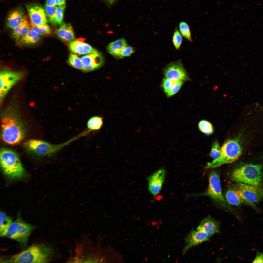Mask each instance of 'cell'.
<instances>
[{"instance_id":"obj_18","label":"cell","mask_w":263,"mask_h":263,"mask_svg":"<svg viewBox=\"0 0 263 263\" xmlns=\"http://www.w3.org/2000/svg\"><path fill=\"white\" fill-rule=\"evenodd\" d=\"M55 32L59 38L63 41L70 42L75 40L73 29L70 23L62 24Z\"/></svg>"},{"instance_id":"obj_14","label":"cell","mask_w":263,"mask_h":263,"mask_svg":"<svg viewBox=\"0 0 263 263\" xmlns=\"http://www.w3.org/2000/svg\"><path fill=\"white\" fill-rule=\"evenodd\" d=\"M210 237L203 232L192 230L185 239V246L183 250L184 254L190 248L209 240Z\"/></svg>"},{"instance_id":"obj_22","label":"cell","mask_w":263,"mask_h":263,"mask_svg":"<svg viewBox=\"0 0 263 263\" xmlns=\"http://www.w3.org/2000/svg\"><path fill=\"white\" fill-rule=\"evenodd\" d=\"M128 45L125 39L122 38L110 43L107 47V51L113 56L118 54L124 47Z\"/></svg>"},{"instance_id":"obj_31","label":"cell","mask_w":263,"mask_h":263,"mask_svg":"<svg viewBox=\"0 0 263 263\" xmlns=\"http://www.w3.org/2000/svg\"><path fill=\"white\" fill-rule=\"evenodd\" d=\"M134 52L133 48L128 45L123 48L117 54L113 56L117 59H121L130 56Z\"/></svg>"},{"instance_id":"obj_39","label":"cell","mask_w":263,"mask_h":263,"mask_svg":"<svg viewBox=\"0 0 263 263\" xmlns=\"http://www.w3.org/2000/svg\"><path fill=\"white\" fill-rule=\"evenodd\" d=\"M45 4L50 6H55V0H46Z\"/></svg>"},{"instance_id":"obj_20","label":"cell","mask_w":263,"mask_h":263,"mask_svg":"<svg viewBox=\"0 0 263 263\" xmlns=\"http://www.w3.org/2000/svg\"><path fill=\"white\" fill-rule=\"evenodd\" d=\"M225 197L227 202L232 205L239 206L244 202L236 188H230L228 189L226 192Z\"/></svg>"},{"instance_id":"obj_6","label":"cell","mask_w":263,"mask_h":263,"mask_svg":"<svg viewBox=\"0 0 263 263\" xmlns=\"http://www.w3.org/2000/svg\"><path fill=\"white\" fill-rule=\"evenodd\" d=\"M241 146L236 140L227 141L221 148V154L218 158L208 164L206 169L219 167L223 164L232 162L237 160L242 153Z\"/></svg>"},{"instance_id":"obj_32","label":"cell","mask_w":263,"mask_h":263,"mask_svg":"<svg viewBox=\"0 0 263 263\" xmlns=\"http://www.w3.org/2000/svg\"><path fill=\"white\" fill-rule=\"evenodd\" d=\"M66 6H57L56 12V24H61L63 20V13Z\"/></svg>"},{"instance_id":"obj_28","label":"cell","mask_w":263,"mask_h":263,"mask_svg":"<svg viewBox=\"0 0 263 263\" xmlns=\"http://www.w3.org/2000/svg\"><path fill=\"white\" fill-rule=\"evenodd\" d=\"M200 130L207 134H210L213 132V130L211 124L207 121L202 120L200 121L198 125Z\"/></svg>"},{"instance_id":"obj_27","label":"cell","mask_w":263,"mask_h":263,"mask_svg":"<svg viewBox=\"0 0 263 263\" xmlns=\"http://www.w3.org/2000/svg\"><path fill=\"white\" fill-rule=\"evenodd\" d=\"M0 232L7 228L13 222L11 217L2 211L0 214Z\"/></svg>"},{"instance_id":"obj_25","label":"cell","mask_w":263,"mask_h":263,"mask_svg":"<svg viewBox=\"0 0 263 263\" xmlns=\"http://www.w3.org/2000/svg\"><path fill=\"white\" fill-rule=\"evenodd\" d=\"M103 118L98 116L91 117L88 121L87 126L91 131L98 130L100 129L102 126Z\"/></svg>"},{"instance_id":"obj_38","label":"cell","mask_w":263,"mask_h":263,"mask_svg":"<svg viewBox=\"0 0 263 263\" xmlns=\"http://www.w3.org/2000/svg\"><path fill=\"white\" fill-rule=\"evenodd\" d=\"M66 0H55L56 5L58 6L65 5Z\"/></svg>"},{"instance_id":"obj_19","label":"cell","mask_w":263,"mask_h":263,"mask_svg":"<svg viewBox=\"0 0 263 263\" xmlns=\"http://www.w3.org/2000/svg\"><path fill=\"white\" fill-rule=\"evenodd\" d=\"M68 47L72 53L79 55H86L96 50L88 44L77 40L70 42Z\"/></svg>"},{"instance_id":"obj_3","label":"cell","mask_w":263,"mask_h":263,"mask_svg":"<svg viewBox=\"0 0 263 263\" xmlns=\"http://www.w3.org/2000/svg\"><path fill=\"white\" fill-rule=\"evenodd\" d=\"M261 165L247 164L235 169L231 175L232 181L252 186L260 187L263 180Z\"/></svg>"},{"instance_id":"obj_5","label":"cell","mask_w":263,"mask_h":263,"mask_svg":"<svg viewBox=\"0 0 263 263\" xmlns=\"http://www.w3.org/2000/svg\"><path fill=\"white\" fill-rule=\"evenodd\" d=\"M36 227L24 222L19 214L17 219L6 229L0 232L1 237H5L17 242L21 247L24 248L31 232Z\"/></svg>"},{"instance_id":"obj_24","label":"cell","mask_w":263,"mask_h":263,"mask_svg":"<svg viewBox=\"0 0 263 263\" xmlns=\"http://www.w3.org/2000/svg\"><path fill=\"white\" fill-rule=\"evenodd\" d=\"M29 24L30 29L39 35L48 34L51 32L50 28L47 24L37 25L31 23Z\"/></svg>"},{"instance_id":"obj_10","label":"cell","mask_w":263,"mask_h":263,"mask_svg":"<svg viewBox=\"0 0 263 263\" xmlns=\"http://www.w3.org/2000/svg\"><path fill=\"white\" fill-rule=\"evenodd\" d=\"M164 73L166 78L173 81L189 79L186 70L179 61L171 63L167 65L164 70Z\"/></svg>"},{"instance_id":"obj_36","label":"cell","mask_w":263,"mask_h":263,"mask_svg":"<svg viewBox=\"0 0 263 263\" xmlns=\"http://www.w3.org/2000/svg\"><path fill=\"white\" fill-rule=\"evenodd\" d=\"M176 81L167 78L163 79L162 86L165 93H167L169 90Z\"/></svg>"},{"instance_id":"obj_11","label":"cell","mask_w":263,"mask_h":263,"mask_svg":"<svg viewBox=\"0 0 263 263\" xmlns=\"http://www.w3.org/2000/svg\"><path fill=\"white\" fill-rule=\"evenodd\" d=\"M81 59L83 66L82 71L84 72L91 71L99 68L104 62L103 56L97 50L86 54Z\"/></svg>"},{"instance_id":"obj_8","label":"cell","mask_w":263,"mask_h":263,"mask_svg":"<svg viewBox=\"0 0 263 263\" xmlns=\"http://www.w3.org/2000/svg\"><path fill=\"white\" fill-rule=\"evenodd\" d=\"M237 188L244 202L254 208L256 204L263 199V188L239 183Z\"/></svg>"},{"instance_id":"obj_40","label":"cell","mask_w":263,"mask_h":263,"mask_svg":"<svg viewBox=\"0 0 263 263\" xmlns=\"http://www.w3.org/2000/svg\"><path fill=\"white\" fill-rule=\"evenodd\" d=\"M117 0H104L105 3L108 6H110L112 5Z\"/></svg>"},{"instance_id":"obj_7","label":"cell","mask_w":263,"mask_h":263,"mask_svg":"<svg viewBox=\"0 0 263 263\" xmlns=\"http://www.w3.org/2000/svg\"><path fill=\"white\" fill-rule=\"evenodd\" d=\"M76 139L75 137L62 144L56 145L43 141L31 139L24 143V148L29 152L37 155L44 156L55 153L65 146Z\"/></svg>"},{"instance_id":"obj_30","label":"cell","mask_w":263,"mask_h":263,"mask_svg":"<svg viewBox=\"0 0 263 263\" xmlns=\"http://www.w3.org/2000/svg\"><path fill=\"white\" fill-rule=\"evenodd\" d=\"M179 28L182 35L189 41H192L191 33L188 25L185 22H181L179 24Z\"/></svg>"},{"instance_id":"obj_13","label":"cell","mask_w":263,"mask_h":263,"mask_svg":"<svg viewBox=\"0 0 263 263\" xmlns=\"http://www.w3.org/2000/svg\"><path fill=\"white\" fill-rule=\"evenodd\" d=\"M26 7L31 23L35 25L47 24L48 22L44 9L40 4H27Z\"/></svg>"},{"instance_id":"obj_15","label":"cell","mask_w":263,"mask_h":263,"mask_svg":"<svg viewBox=\"0 0 263 263\" xmlns=\"http://www.w3.org/2000/svg\"><path fill=\"white\" fill-rule=\"evenodd\" d=\"M197 230L203 232L210 237L220 233V224L217 221L208 216L201 221Z\"/></svg>"},{"instance_id":"obj_2","label":"cell","mask_w":263,"mask_h":263,"mask_svg":"<svg viewBox=\"0 0 263 263\" xmlns=\"http://www.w3.org/2000/svg\"><path fill=\"white\" fill-rule=\"evenodd\" d=\"M2 139L6 143L18 144L24 138L26 133L24 123L18 116L14 113L4 114L1 121Z\"/></svg>"},{"instance_id":"obj_12","label":"cell","mask_w":263,"mask_h":263,"mask_svg":"<svg viewBox=\"0 0 263 263\" xmlns=\"http://www.w3.org/2000/svg\"><path fill=\"white\" fill-rule=\"evenodd\" d=\"M166 174L163 168L158 169L147 178L148 183V189L153 195H157L160 191Z\"/></svg>"},{"instance_id":"obj_17","label":"cell","mask_w":263,"mask_h":263,"mask_svg":"<svg viewBox=\"0 0 263 263\" xmlns=\"http://www.w3.org/2000/svg\"><path fill=\"white\" fill-rule=\"evenodd\" d=\"M21 73H14L7 70H3L0 73V87L6 86L10 88L21 77Z\"/></svg>"},{"instance_id":"obj_4","label":"cell","mask_w":263,"mask_h":263,"mask_svg":"<svg viewBox=\"0 0 263 263\" xmlns=\"http://www.w3.org/2000/svg\"><path fill=\"white\" fill-rule=\"evenodd\" d=\"M0 162L3 172L9 178L18 179L24 175V169L18 155L14 151L6 148H1Z\"/></svg>"},{"instance_id":"obj_16","label":"cell","mask_w":263,"mask_h":263,"mask_svg":"<svg viewBox=\"0 0 263 263\" xmlns=\"http://www.w3.org/2000/svg\"><path fill=\"white\" fill-rule=\"evenodd\" d=\"M26 18L21 8H16L9 14L6 20V27L13 30Z\"/></svg>"},{"instance_id":"obj_21","label":"cell","mask_w":263,"mask_h":263,"mask_svg":"<svg viewBox=\"0 0 263 263\" xmlns=\"http://www.w3.org/2000/svg\"><path fill=\"white\" fill-rule=\"evenodd\" d=\"M30 29L29 24L26 18L13 29L12 36L14 38L19 40L25 36Z\"/></svg>"},{"instance_id":"obj_26","label":"cell","mask_w":263,"mask_h":263,"mask_svg":"<svg viewBox=\"0 0 263 263\" xmlns=\"http://www.w3.org/2000/svg\"><path fill=\"white\" fill-rule=\"evenodd\" d=\"M68 63L72 67L83 70V64L81 58L74 53L70 54L68 60Z\"/></svg>"},{"instance_id":"obj_1","label":"cell","mask_w":263,"mask_h":263,"mask_svg":"<svg viewBox=\"0 0 263 263\" xmlns=\"http://www.w3.org/2000/svg\"><path fill=\"white\" fill-rule=\"evenodd\" d=\"M53 251L44 244H33L16 255L3 257L2 263H47L52 258Z\"/></svg>"},{"instance_id":"obj_29","label":"cell","mask_w":263,"mask_h":263,"mask_svg":"<svg viewBox=\"0 0 263 263\" xmlns=\"http://www.w3.org/2000/svg\"><path fill=\"white\" fill-rule=\"evenodd\" d=\"M45 11L50 22L52 24H56L55 19L57 7L50 6L45 4Z\"/></svg>"},{"instance_id":"obj_37","label":"cell","mask_w":263,"mask_h":263,"mask_svg":"<svg viewBox=\"0 0 263 263\" xmlns=\"http://www.w3.org/2000/svg\"><path fill=\"white\" fill-rule=\"evenodd\" d=\"M252 263H263V252L260 253L257 251L256 255Z\"/></svg>"},{"instance_id":"obj_35","label":"cell","mask_w":263,"mask_h":263,"mask_svg":"<svg viewBox=\"0 0 263 263\" xmlns=\"http://www.w3.org/2000/svg\"><path fill=\"white\" fill-rule=\"evenodd\" d=\"M183 83L182 80L176 81L171 88L166 93L168 96H170L176 94L179 90Z\"/></svg>"},{"instance_id":"obj_34","label":"cell","mask_w":263,"mask_h":263,"mask_svg":"<svg viewBox=\"0 0 263 263\" xmlns=\"http://www.w3.org/2000/svg\"><path fill=\"white\" fill-rule=\"evenodd\" d=\"M182 41V38L180 33L178 29H175L173 36V42L176 49H179Z\"/></svg>"},{"instance_id":"obj_9","label":"cell","mask_w":263,"mask_h":263,"mask_svg":"<svg viewBox=\"0 0 263 263\" xmlns=\"http://www.w3.org/2000/svg\"><path fill=\"white\" fill-rule=\"evenodd\" d=\"M209 183L206 195L224 207H227V202L222 194L219 175L216 171L211 172L209 176Z\"/></svg>"},{"instance_id":"obj_33","label":"cell","mask_w":263,"mask_h":263,"mask_svg":"<svg viewBox=\"0 0 263 263\" xmlns=\"http://www.w3.org/2000/svg\"><path fill=\"white\" fill-rule=\"evenodd\" d=\"M221 154V148L218 143L215 142L212 146L210 152V155L214 160L219 158Z\"/></svg>"},{"instance_id":"obj_23","label":"cell","mask_w":263,"mask_h":263,"mask_svg":"<svg viewBox=\"0 0 263 263\" xmlns=\"http://www.w3.org/2000/svg\"><path fill=\"white\" fill-rule=\"evenodd\" d=\"M40 39L39 35L35 31L30 29L27 33L19 40L22 44L28 45L38 42Z\"/></svg>"}]
</instances>
